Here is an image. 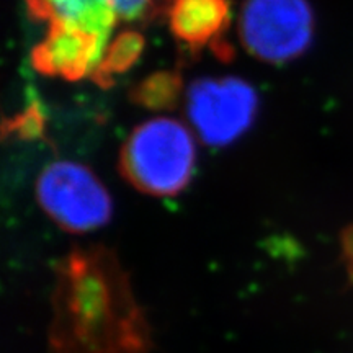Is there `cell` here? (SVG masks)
Segmentation results:
<instances>
[{"label":"cell","instance_id":"7","mask_svg":"<svg viewBox=\"0 0 353 353\" xmlns=\"http://www.w3.org/2000/svg\"><path fill=\"white\" fill-rule=\"evenodd\" d=\"M169 21L175 39L192 51L210 46L221 61L232 57L224 38L231 23L229 0H172Z\"/></svg>","mask_w":353,"mask_h":353},{"label":"cell","instance_id":"5","mask_svg":"<svg viewBox=\"0 0 353 353\" xmlns=\"http://www.w3.org/2000/svg\"><path fill=\"white\" fill-rule=\"evenodd\" d=\"M257 112V92L239 77L200 79L188 87L190 123L208 145L232 144L252 126Z\"/></svg>","mask_w":353,"mask_h":353},{"label":"cell","instance_id":"12","mask_svg":"<svg viewBox=\"0 0 353 353\" xmlns=\"http://www.w3.org/2000/svg\"><path fill=\"white\" fill-rule=\"evenodd\" d=\"M341 244H342V255L345 260L348 273L353 278V224L347 226L342 231L341 236Z\"/></svg>","mask_w":353,"mask_h":353},{"label":"cell","instance_id":"1","mask_svg":"<svg viewBox=\"0 0 353 353\" xmlns=\"http://www.w3.org/2000/svg\"><path fill=\"white\" fill-rule=\"evenodd\" d=\"M52 353H151L152 330L117 254L76 247L54 267Z\"/></svg>","mask_w":353,"mask_h":353},{"label":"cell","instance_id":"4","mask_svg":"<svg viewBox=\"0 0 353 353\" xmlns=\"http://www.w3.org/2000/svg\"><path fill=\"white\" fill-rule=\"evenodd\" d=\"M244 48L260 61L298 59L314 37V12L307 0H245L239 15Z\"/></svg>","mask_w":353,"mask_h":353},{"label":"cell","instance_id":"6","mask_svg":"<svg viewBox=\"0 0 353 353\" xmlns=\"http://www.w3.org/2000/svg\"><path fill=\"white\" fill-rule=\"evenodd\" d=\"M107 44L77 26L54 21L41 43L32 52L33 68L46 77L79 81L90 77Z\"/></svg>","mask_w":353,"mask_h":353},{"label":"cell","instance_id":"10","mask_svg":"<svg viewBox=\"0 0 353 353\" xmlns=\"http://www.w3.org/2000/svg\"><path fill=\"white\" fill-rule=\"evenodd\" d=\"M145 46L143 34L136 30H125L107 44L103 56L97 65L90 79L100 87L107 88L113 83L117 74H123L130 70L139 61Z\"/></svg>","mask_w":353,"mask_h":353},{"label":"cell","instance_id":"2","mask_svg":"<svg viewBox=\"0 0 353 353\" xmlns=\"http://www.w3.org/2000/svg\"><path fill=\"white\" fill-rule=\"evenodd\" d=\"M195 162V139L188 128L162 117L134 128L121 148L120 172L141 193L167 198L188 187Z\"/></svg>","mask_w":353,"mask_h":353},{"label":"cell","instance_id":"8","mask_svg":"<svg viewBox=\"0 0 353 353\" xmlns=\"http://www.w3.org/2000/svg\"><path fill=\"white\" fill-rule=\"evenodd\" d=\"M90 15L92 30L108 41L110 33L120 21L149 23L159 19L170 6V0H79Z\"/></svg>","mask_w":353,"mask_h":353},{"label":"cell","instance_id":"3","mask_svg":"<svg viewBox=\"0 0 353 353\" xmlns=\"http://www.w3.org/2000/svg\"><path fill=\"white\" fill-rule=\"evenodd\" d=\"M38 203L64 231L83 234L103 228L113 214L108 190L85 165L70 161L52 162L37 183Z\"/></svg>","mask_w":353,"mask_h":353},{"label":"cell","instance_id":"9","mask_svg":"<svg viewBox=\"0 0 353 353\" xmlns=\"http://www.w3.org/2000/svg\"><path fill=\"white\" fill-rule=\"evenodd\" d=\"M183 97V77L179 70H159L131 88L130 99L149 112H170Z\"/></svg>","mask_w":353,"mask_h":353},{"label":"cell","instance_id":"11","mask_svg":"<svg viewBox=\"0 0 353 353\" xmlns=\"http://www.w3.org/2000/svg\"><path fill=\"white\" fill-rule=\"evenodd\" d=\"M7 131H13L23 139L41 138L44 132V114L38 105H33L10 123Z\"/></svg>","mask_w":353,"mask_h":353}]
</instances>
